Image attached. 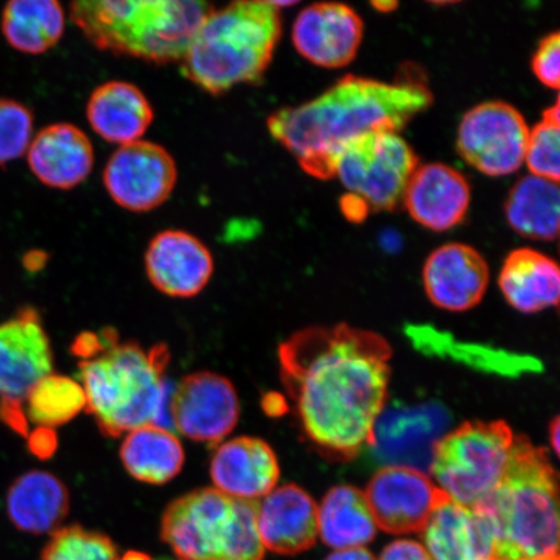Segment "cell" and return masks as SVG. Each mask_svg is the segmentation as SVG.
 Returning <instances> with one entry per match:
<instances>
[{
  "label": "cell",
  "instance_id": "1",
  "mask_svg": "<svg viewBox=\"0 0 560 560\" xmlns=\"http://www.w3.org/2000/svg\"><path fill=\"white\" fill-rule=\"evenodd\" d=\"M390 357L382 336L347 325L306 328L279 347L280 380L324 457L347 462L369 446L387 400Z\"/></svg>",
  "mask_w": 560,
  "mask_h": 560
},
{
  "label": "cell",
  "instance_id": "2",
  "mask_svg": "<svg viewBox=\"0 0 560 560\" xmlns=\"http://www.w3.org/2000/svg\"><path fill=\"white\" fill-rule=\"evenodd\" d=\"M432 103L431 90L418 80L387 83L347 75L315 100L271 114L268 129L301 170L330 179L349 142L371 131L398 132Z\"/></svg>",
  "mask_w": 560,
  "mask_h": 560
},
{
  "label": "cell",
  "instance_id": "3",
  "mask_svg": "<svg viewBox=\"0 0 560 560\" xmlns=\"http://www.w3.org/2000/svg\"><path fill=\"white\" fill-rule=\"evenodd\" d=\"M80 357V381L86 412L104 436L120 438L156 424L165 400V375L171 353L165 345L144 348L120 341L115 331L83 332L73 345Z\"/></svg>",
  "mask_w": 560,
  "mask_h": 560
},
{
  "label": "cell",
  "instance_id": "4",
  "mask_svg": "<svg viewBox=\"0 0 560 560\" xmlns=\"http://www.w3.org/2000/svg\"><path fill=\"white\" fill-rule=\"evenodd\" d=\"M282 35L275 2H235L202 20L180 61L186 79L210 95L260 83Z\"/></svg>",
  "mask_w": 560,
  "mask_h": 560
},
{
  "label": "cell",
  "instance_id": "5",
  "mask_svg": "<svg viewBox=\"0 0 560 560\" xmlns=\"http://www.w3.org/2000/svg\"><path fill=\"white\" fill-rule=\"evenodd\" d=\"M212 10L194 0H81L70 19L102 51L170 65L184 60Z\"/></svg>",
  "mask_w": 560,
  "mask_h": 560
},
{
  "label": "cell",
  "instance_id": "6",
  "mask_svg": "<svg viewBox=\"0 0 560 560\" xmlns=\"http://www.w3.org/2000/svg\"><path fill=\"white\" fill-rule=\"evenodd\" d=\"M476 508L494 524L500 560H559L558 476L527 438L516 436L505 478Z\"/></svg>",
  "mask_w": 560,
  "mask_h": 560
},
{
  "label": "cell",
  "instance_id": "7",
  "mask_svg": "<svg viewBox=\"0 0 560 560\" xmlns=\"http://www.w3.org/2000/svg\"><path fill=\"white\" fill-rule=\"evenodd\" d=\"M258 501L199 488L167 505L160 536L178 560H264Z\"/></svg>",
  "mask_w": 560,
  "mask_h": 560
},
{
  "label": "cell",
  "instance_id": "8",
  "mask_svg": "<svg viewBox=\"0 0 560 560\" xmlns=\"http://www.w3.org/2000/svg\"><path fill=\"white\" fill-rule=\"evenodd\" d=\"M516 435L501 420L467 422L440 440L430 472L438 488L458 505L472 509L501 485Z\"/></svg>",
  "mask_w": 560,
  "mask_h": 560
},
{
  "label": "cell",
  "instance_id": "9",
  "mask_svg": "<svg viewBox=\"0 0 560 560\" xmlns=\"http://www.w3.org/2000/svg\"><path fill=\"white\" fill-rule=\"evenodd\" d=\"M418 166L416 152L397 132L371 131L345 147L335 177L365 202L370 212H381L400 206Z\"/></svg>",
  "mask_w": 560,
  "mask_h": 560
},
{
  "label": "cell",
  "instance_id": "10",
  "mask_svg": "<svg viewBox=\"0 0 560 560\" xmlns=\"http://www.w3.org/2000/svg\"><path fill=\"white\" fill-rule=\"evenodd\" d=\"M52 370L50 339L37 311L24 307L0 325V416L25 436L26 397Z\"/></svg>",
  "mask_w": 560,
  "mask_h": 560
},
{
  "label": "cell",
  "instance_id": "11",
  "mask_svg": "<svg viewBox=\"0 0 560 560\" xmlns=\"http://www.w3.org/2000/svg\"><path fill=\"white\" fill-rule=\"evenodd\" d=\"M529 137L523 115L505 102L476 105L462 118L457 150L462 159L489 177L521 170Z\"/></svg>",
  "mask_w": 560,
  "mask_h": 560
},
{
  "label": "cell",
  "instance_id": "12",
  "mask_svg": "<svg viewBox=\"0 0 560 560\" xmlns=\"http://www.w3.org/2000/svg\"><path fill=\"white\" fill-rule=\"evenodd\" d=\"M443 405L394 404L376 418L369 441L374 457L385 466L408 467L425 474L451 424Z\"/></svg>",
  "mask_w": 560,
  "mask_h": 560
},
{
  "label": "cell",
  "instance_id": "13",
  "mask_svg": "<svg viewBox=\"0 0 560 560\" xmlns=\"http://www.w3.org/2000/svg\"><path fill=\"white\" fill-rule=\"evenodd\" d=\"M177 164L160 144L138 140L121 145L103 173L105 190L117 206L147 213L164 205L177 185Z\"/></svg>",
  "mask_w": 560,
  "mask_h": 560
},
{
  "label": "cell",
  "instance_id": "14",
  "mask_svg": "<svg viewBox=\"0 0 560 560\" xmlns=\"http://www.w3.org/2000/svg\"><path fill=\"white\" fill-rule=\"evenodd\" d=\"M171 417L180 435L220 444L234 431L241 402L226 376L199 371L182 377L171 398Z\"/></svg>",
  "mask_w": 560,
  "mask_h": 560
},
{
  "label": "cell",
  "instance_id": "15",
  "mask_svg": "<svg viewBox=\"0 0 560 560\" xmlns=\"http://www.w3.org/2000/svg\"><path fill=\"white\" fill-rule=\"evenodd\" d=\"M443 495L425 474L396 466L377 471L365 492L377 528L392 535L422 532Z\"/></svg>",
  "mask_w": 560,
  "mask_h": 560
},
{
  "label": "cell",
  "instance_id": "16",
  "mask_svg": "<svg viewBox=\"0 0 560 560\" xmlns=\"http://www.w3.org/2000/svg\"><path fill=\"white\" fill-rule=\"evenodd\" d=\"M363 38V21L342 3H315L299 13L292 40L313 65L338 69L355 59Z\"/></svg>",
  "mask_w": 560,
  "mask_h": 560
},
{
  "label": "cell",
  "instance_id": "17",
  "mask_svg": "<svg viewBox=\"0 0 560 560\" xmlns=\"http://www.w3.org/2000/svg\"><path fill=\"white\" fill-rule=\"evenodd\" d=\"M145 272L153 287L166 296L190 299L206 289L214 261L199 237L182 230H165L145 252Z\"/></svg>",
  "mask_w": 560,
  "mask_h": 560
},
{
  "label": "cell",
  "instance_id": "18",
  "mask_svg": "<svg viewBox=\"0 0 560 560\" xmlns=\"http://www.w3.org/2000/svg\"><path fill=\"white\" fill-rule=\"evenodd\" d=\"M423 284L427 296L440 310L470 311L486 295L488 264L471 245L445 244L427 258Z\"/></svg>",
  "mask_w": 560,
  "mask_h": 560
},
{
  "label": "cell",
  "instance_id": "19",
  "mask_svg": "<svg viewBox=\"0 0 560 560\" xmlns=\"http://www.w3.org/2000/svg\"><path fill=\"white\" fill-rule=\"evenodd\" d=\"M209 472L214 488L231 499L260 501L277 488L280 468L268 443L242 436L217 446Z\"/></svg>",
  "mask_w": 560,
  "mask_h": 560
},
{
  "label": "cell",
  "instance_id": "20",
  "mask_svg": "<svg viewBox=\"0 0 560 560\" xmlns=\"http://www.w3.org/2000/svg\"><path fill=\"white\" fill-rule=\"evenodd\" d=\"M402 201L419 225L441 233L464 222L470 208L471 187L465 175L450 165H419Z\"/></svg>",
  "mask_w": 560,
  "mask_h": 560
},
{
  "label": "cell",
  "instance_id": "21",
  "mask_svg": "<svg viewBox=\"0 0 560 560\" xmlns=\"http://www.w3.org/2000/svg\"><path fill=\"white\" fill-rule=\"evenodd\" d=\"M257 529L265 550L300 555L317 541V503L295 485L277 487L258 501Z\"/></svg>",
  "mask_w": 560,
  "mask_h": 560
},
{
  "label": "cell",
  "instance_id": "22",
  "mask_svg": "<svg viewBox=\"0 0 560 560\" xmlns=\"http://www.w3.org/2000/svg\"><path fill=\"white\" fill-rule=\"evenodd\" d=\"M27 164L42 184L72 190L93 171L95 153L89 137L72 124L46 126L32 139Z\"/></svg>",
  "mask_w": 560,
  "mask_h": 560
},
{
  "label": "cell",
  "instance_id": "23",
  "mask_svg": "<svg viewBox=\"0 0 560 560\" xmlns=\"http://www.w3.org/2000/svg\"><path fill=\"white\" fill-rule=\"evenodd\" d=\"M86 114L97 136L120 147L142 140L155 117L143 91L125 81H110L95 89Z\"/></svg>",
  "mask_w": 560,
  "mask_h": 560
},
{
  "label": "cell",
  "instance_id": "24",
  "mask_svg": "<svg viewBox=\"0 0 560 560\" xmlns=\"http://www.w3.org/2000/svg\"><path fill=\"white\" fill-rule=\"evenodd\" d=\"M5 508L18 529L32 535L54 534L68 516L70 495L58 476L30 471L12 482Z\"/></svg>",
  "mask_w": 560,
  "mask_h": 560
},
{
  "label": "cell",
  "instance_id": "25",
  "mask_svg": "<svg viewBox=\"0 0 560 560\" xmlns=\"http://www.w3.org/2000/svg\"><path fill=\"white\" fill-rule=\"evenodd\" d=\"M499 283L503 296L517 312L534 314L559 303V266L535 249L511 252L502 266Z\"/></svg>",
  "mask_w": 560,
  "mask_h": 560
},
{
  "label": "cell",
  "instance_id": "26",
  "mask_svg": "<svg viewBox=\"0 0 560 560\" xmlns=\"http://www.w3.org/2000/svg\"><path fill=\"white\" fill-rule=\"evenodd\" d=\"M412 345L427 355L450 357L481 373L517 377L523 374L541 373L542 363L535 357L508 352L488 346L458 342L447 332L430 326L406 327Z\"/></svg>",
  "mask_w": 560,
  "mask_h": 560
},
{
  "label": "cell",
  "instance_id": "27",
  "mask_svg": "<svg viewBox=\"0 0 560 560\" xmlns=\"http://www.w3.org/2000/svg\"><path fill=\"white\" fill-rule=\"evenodd\" d=\"M120 457L132 478L152 486L177 478L186 459L179 439L158 423L126 433Z\"/></svg>",
  "mask_w": 560,
  "mask_h": 560
},
{
  "label": "cell",
  "instance_id": "28",
  "mask_svg": "<svg viewBox=\"0 0 560 560\" xmlns=\"http://www.w3.org/2000/svg\"><path fill=\"white\" fill-rule=\"evenodd\" d=\"M377 525L365 493L339 486L325 495L318 508V535L336 550L363 548L374 540Z\"/></svg>",
  "mask_w": 560,
  "mask_h": 560
},
{
  "label": "cell",
  "instance_id": "29",
  "mask_svg": "<svg viewBox=\"0 0 560 560\" xmlns=\"http://www.w3.org/2000/svg\"><path fill=\"white\" fill-rule=\"evenodd\" d=\"M509 225L528 240H558L560 190L556 182L527 175L516 182L505 205Z\"/></svg>",
  "mask_w": 560,
  "mask_h": 560
},
{
  "label": "cell",
  "instance_id": "30",
  "mask_svg": "<svg viewBox=\"0 0 560 560\" xmlns=\"http://www.w3.org/2000/svg\"><path fill=\"white\" fill-rule=\"evenodd\" d=\"M3 35L15 50L30 55L50 51L66 31V13L55 0H13L4 7Z\"/></svg>",
  "mask_w": 560,
  "mask_h": 560
},
{
  "label": "cell",
  "instance_id": "31",
  "mask_svg": "<svg viewBox=\"0 0 560 560\" xmlns=\"http://www.w3.org/2000/svg\"><path fill=\"white\" fill-rule=\"evenodd\" d=\"M85 408L86 396L82 385L54 373L35 385L24 404L26 420L38 429L47 430L67 424Z\"/></svg>",
  "mask_w": 560,
  "mask_h": 560
},
{
  "label": "cell",
  "instance_id": "32",
  "mask_svg": "<svg viewBox=\"0 0 560 560\" xmlns=\"http://www.w3.org/2000/svg\"><path fill=\"white\" fill-rule=\"evenodd\" d=\"M422 536L432 560H471L470 509L444 494L424 525Z\"/></svg>",
  "mask_w": 560,
  "mask_h": 560
},
{
  "label": "cell",
  "instance_id": "33",
  "mask_svg": "<svg viewBox=\"0 0 560 560\" xmlns=\"http://www.w3.org/2000/svg\"><path fill=\"white\" fill-rule=\"evenodd\" d=\"M40 560H121L117 546L107 535L81 525L61 527L42 551Z\"/></svg>",
  "mask_w": 560,
  "mask_h": 560
},
{
  "label": "cell",
  "instance_id": "34",
  "mask_svg": "<svg viewBox=\"0 0 560 560\" xmlns=\"http://www.w3.org/2000/svg\"><path fill=\"white\" fill-rule=\"evenodd\" d=\"M524 163L535 177L558 184L560 178L559 101L544 112L542 121L529 130Z\"/></svg>",
  "mask_w": 560,
  "mask_h": 560
},
{
  "label": "cell",
  "instance_id": "35",
  "mask_svg": "<svg viewBox=\"0 0 560 560\" xmlns=\"http://www.w3.org/2000/svg\"><path fill=\"white\" fill-rule=\"evenodd\" d=\"M34 117L23 103L0 97V166L24 156L33 139Z\"/></svg>",
  "mask_w": 560,
  "mask_h": 560
},
{
  "label": "cell",
  "instance_id": "36",
  "mask_svg": "<svg viewBox=\"0 0 560 560\" xmlns=\"http://www.w3.org/2000/svg\"><path fill=\"white\" fill-rule=\"evenodd\" d=\"M532 69L545 86L558 90L560 85V34L546 35L532 60Z\"/></svg>",
  "mask_w": 560,
  "mask_h": 560
},
{
  "label": "cell",
  "instance_id": "37",
  "mask_svg": "<svg viewBox=\"0 0 560 560\" xmlns=\"http://www.w3.org/2000/svg\"><path fill=\"white\" fill-rule=\"evenodd\" d=\"M380 560H432L424 546L410 540L392 542L382 552Z\"/></svg>",
  "mask_w": 560,
  "mask_h": 560
},
{
  "label": "cell",
  "instance_id": "38",
  "mask_svg": "<svg viewBox=\"0 0 560 560\" xmlns=\"http://www.w3.org/2000/svg\"><path fill=\"white\" fill-rule=\"evenodd\" d=\"M52 440V430L38 429L32 433L30 439L32 452L39 455V457H45V455L51 454L55 447Z\"/></svg>",
  "mask_w": 560,
  "mask_h": 560
},
{
  "label": "cell",
  "instance_id": "39",
  "mask_svg": "<svg viewBox=\"0 0 560 560\" xmlns=\"http://www.w3.org/2000/svg\"><path fill=\"white\" fill-rule=\"evenodd\" d=\"M341 206L348 219L354 222L365 219L370 212L365 202L357 198L354 195H349L346 199H342Z\"/></svg>",
  "mask_w": 560,
  "mask_h": 560
},
{
  "label": "cell",
  "instance_id": "40",
  "mask_svg": "<svg viewBox=\"0 0 560 560\" xmlns=\"http://www.w3.org/2000/svg\"><path fill=\"white\" fill-rule=\"evenodd\" d=\"M326 560H375V558L366 549L355 548L335 551Z\"/></svg>",
  "mask_w": 560,
  "mask_h": 560
},
{
  "label": "cell",
  "instance_id": "41",
  "mask_svg": "<svg viewBox=\"0 0 560 560\" xmlns=\"http://www.w3.org/2000/svg\"><path fill=\"white\" fill-rule=\"evenodd\" d=\"M46 261L47 257L40 250H32L24 257V264L30 270L40 269Z\"/></svg>",
  "mask_w": 560,
  "mask_h": 560
},
{
  "label": "cell",
  "instance_id": "42",
  "mask_svg": "<svg viewBox=\"0 0 560 560\" xmlns=\"http://www.w3.org/2000/svg\"><path fill=\"white\" fill-rule=\"evenodd\" d=\"M559 439H560V419H559V417H557L550 423V444L557 455L559 454V446H560Z\"/></svg>",
  "mask_w": 560,
  "mask_h": 560
},
{
  "label": "cell",
  "instance_id": "43",
  "mask_svg": "<svg viewBox=\"0 0 560 560\" xmlns=\"http://www.w3.org/2000/svg\"><path fill=\"white\" fill-rule=\"evenodd\" d=\"M371 5H373L374 9H376V11L390 12V11H395L396 7L398 4L394 3V2H375V3H371Z\"/></svg>",
  "mask_w": 560,
  "mask_h": 560
},
{
  "label": "cell",
  "instance_id": "44",
  "mask_svg": "<svg viewBox=\"0 0 560 560\" xmlns=\"http://www.w3.org/2000/svg\"><path fill=\"white\" fill-rule=\"evenodd\" d=\"M121 560H150V558L144 555H140V552L130 551Z\"/></svg>",
  "mask_w": 560,
  "mask_h": 560
}]
</instances>
